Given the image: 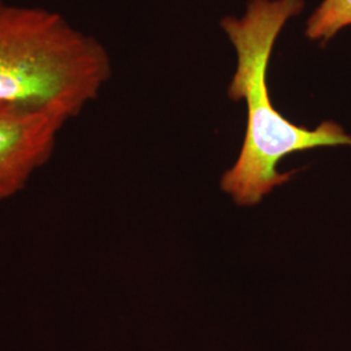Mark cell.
Instances as JSON below:
<instances>
[{
    "label": "cell",
    "mask_w": 351,
    "mask_h": 351,
    "mask_svg": "<svg viewBox=\"0 0 351 351\" xmlns=\"http://www.w3.org/2000/svg\"><path fill=\"white\" fill-rule=\"evenodd\" d=\"M304 0H250L242 17L226 16L220 26L233 43L237 68L228 88L232 101H246L247 128L239 159L221 178V189L239 206H254L297 171L280 173L278 163L294 152L351 146V136L335 121L316 129L297 125L269 98L267 71L277 38L301 14Z\"/></svg>",
    "instance_id": "cell-1"
},
{
    "label": "cell",
    "mask_w": 351,
    "mask_h": 351,
    "mask_svg": "<svg viewBox=\"0 0 351 351\" xmlns=\"http://www.w3.org/2000/svg\"><path fill=\"white\" fill-rule=\"evenodd\" d=\"M111 73L104 46L62 13L0 0V106L56 110L72 120Z\"/></svg>",
    "instance_id": "cell-2"
},
{
    "label": "cell",
    "mask_w": 351,
    "mask_h": 351,
    "mask_svg": "<svg viewBox=\"0 0 351 351\" xmlns=\"http://www.w3.org/2000/svg\"><path fill=\"white\" fill-rule=\"evenodd\" d=\"M69 119L56 110L0 106V201L21 193L49 160Z\"/></svg>",
    "instance_id": "cell-3"
},
{
    "label": "cell",
    "mask_w": 351,
    "mask_h": 351,
    "mask_svg": "<svg viewBox=\"0 0 351 351\" xmlns=\"http://www.w3.org/2000/svg\"><path fill=\"white\" fill-rule=\"evenodd\" d=\"M351 26V0H323L310 14L306 37L326 46L345 27Z\"/></svg>",
    "instance_id": "cell-4"
}]
</instances>
